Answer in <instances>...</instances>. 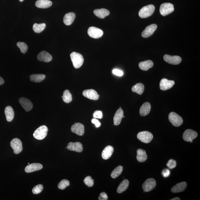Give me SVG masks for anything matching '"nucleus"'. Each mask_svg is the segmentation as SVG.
Returning <instances> with one entry per match:
<instances>
[{"label": "nucleus", "mask_w": 200, "mask_h": 200, "mask_svg": "<svg viewBox=\"0 0 200 200\" xmlns=\"http://www.w3.org/2000/svg\"><path fill=\"white\" fill-rule=\"evenodd\" d=\"M70 56L74 68L78 69L82 66L84 62V58L82 55L78 53L73 52L70 54Z\"/></svg>", "instance_id": "f257e3e1"}, {"label": "nucleus", "mask_w": 200, "mask_h": 200, "mask_svg": "<svg viewBox=\"0 0 200 200\" xmlns=\"http://www.w3.org/2000/svg\"><path fill=\"white\" fill-rule=\"evenodd\" d=\"M155 10V7L153 5H149L143 7L140 10L139 15L142 18H146L153 15Z\"/></svg>", "instance_id": "f03ea898"}, {"label": "nucleus", "mask_w": 200, "mask_h": 200, "mask_svg": "<svg viewBox=\"0 0 200 200\" xmlns=\"http://www.w3.org/2000/svg\"><path fill=\"white\" fill-rule=\"evenodd\" d=\"M48 130V129L47 126L42 125L35 130L33 134V137L37 140H41L47 137Z\"/></svg>", "instance_id": "7ed1b4c3"}, {"label": "nucleus", "mask_w": 200, "mask_h": 200, "mask_svg": "<svg viewBox=\"0 0 200 200\" xmlns=\"http://www.w3.org/2000/svg\"><path fill=\"white\" fill-rule=\"evenodd\" d=\"M168 118L170 123L175 127L180 126L183 123V119L179 115L174 112L170 113Z\"/></svg>", "instance_id": "20e7f679"}, {"label": "nucleus", "mask_w": 200, "mask_h": 200, "mask_svg": "<svg viewBox=\"0 0 200 200\" xmlns=\"http://www.w3.org/2000/svg\"><path fill=\"white\" fill-rule=\"evenodd\" d=\"M138 139L144 143H149L153 138V134L147 131L141 132L137 134Z\"/></svg>", "instance_id": "39448f33"}, {"label": "nucleus", "mask_w": 200, "mask_h": 200, "mask_svg": "<svg viewBox=\"0 0 200 200\" xmlns=\"http://www.w3.org/2000/svg\"><path fill=\"white\" fill-rule=\"evenodd\" d=\"M174 10V6L171 3H164L160 5V12L162 16H165L169 15Z\"/></svg>", "instance_id": "423d86ee"}, {"label": "nucleus", "mask_w": 200, "mask_h": 200, "mask_svg": "<svg viewBox=\"0 0 200 200\" xmlns=\"http://www.w3.org/2000/svg\"><path fill=\"white\" fill-rule=\"evenodd\" d=\"M10 146L13 149L14 153L16 154L21 153L23 150L22 142L18 138H15L12 140L10 143Z\"/></svg>", "instance_id": "0eeeda50"}, {"label": "nucleus", "mask_w": 200, "mask_h": 200, "mask_svg": "<svg viewBox=\"0 0 200 200\" xmlns=\"http://www.w3.org/2000/svg\"><path fill=\"white\" fill-rule=\"evenodd\" d=\"M88 35L92 38L98 39L101 37L104 34L102 30L95 27H90L88 29Z\"/></svg>", "instance_id": "6e6552de"}, {"label": "nucleus", "mask_w": 200, "mask_h": 200, "mask_svg": "<svg viewBox=\"0 0 200 200\" xmlns=\"http://www.w3.org/2000/svg\"><path fill=\"white\" fill-rule=\"evenodd\" d=\"M156 186V182L153 178H149L145 181L142 187L145 192H149L153 190Z\"/></svg>", "instance_id": "1a4fd4ad"}, {"label": "nucleus", "mask_w": 200, "mask_h": 200, "mask_svg": "<svg viewBox=\"0 0 200 200\" xmlns=\"http://www.w3.org/2000/svg\"><path fill=\"white\" fill-rule=\"evenodd\" d=\"M164 59L166 62L173 65L179 64L182 61V58L179 56H171L168 55H164Z\"/></svg>", "instance_id": "9d476101"}, {"label": "nucleus", "mask_w": 200, "mask_h": 200, "mask_svg": "<svg viewBox=\"0 0 200 200\" xmlns=\"http://www.w3.org/2000/svg\"><path fill=\"white\" fill-rule=\"evenodd\" d=\"M71 130L74 133L79 136L84 135L85 133L84 126L80 123H76L72 125Z\"/></svg>", "instance_id": "9b49d317"}, {"label": "nucleus", "mask_w": 200, "mask_h": 200, "mask_svg": "<svg viewBox=\"0 0 200 200\" xmlns=\"http://www.w3.org/2000/svg\"><path fill=\"white\" fill-rule=\"evenodd\" d=\"M197 133L195 131L192 130H186L183 134V138L185 141L190 142L195 139L198 137Z\"/></svg>", "instance_id": "f8f14e48"}, {"label": "nucleus", "mask_w": 200, "mask_h": 200, "mask_svg": "<svg viewBox=\"0 0 200 200\" xmlns=\"http://www.w3.org/2000/svg\"><path fill=\"white\" fill-rule=\"evenodd\" d=\"M82 94L86 98L93 100H98L100 96L96 91L92 89L85 90Z\"/></svg>", "instance_id": "ddd939ff"}, {"label": "nucleus", "mask_w": 200, "mask_h": 200, "mask_svg": "<svg viewBox=\"0 0 200 200\" xmlns=\"http://www.w3.org/2000/svg\"><path fill=\"white\" fill-rule=\"evenodd\" d=\"M157 28L156 24H153L148 26L143 31L142 33V36L144 38H147L151 36Z\"/></svg>", "instance_id": "4468645a"}, {"label": "nucleus", "mask_w": 200, "mask_h": 200, "mask_svg": "<svg viewBox=\"0 0 200 200\" xmlns=\"http://www.w3.org/2000/svg\"><path fill=\"white\" fill-rule=\"evenodd\" d=\"M175 82L174 81L169 80L165 78L162 79L160 82V88L163 91L170 89L174 85Z\"/></svg>", "instance_id": "2eb2a0df"}, {"label": "nucleus", "mask_w": 200, "mask_h": 200, "mask_svg": "<svg viewBox=\"0 0 200 200\" xmlns=\"http://www.w3.org/2000/svg\"><path fill=\"white\" fill-rule=\"evenodd\" d=\"M19 103L26 111H29L32 109L33 104L29 99L22 97L19 99Z\"/></svg>", "instance_id": "dca6fc26"}, {"label": "nucleus", "mask_w": 200, "mask_h": 200, "mask_svg": "<svg viewBox=\"0 0 200 200\" xmlns=\"http://www.w3.org/2000/svg\"><path fill=\"white\" fill-rule=\"evenodd\" d=\"M67 147L69 150L77 152V153H81L83 150L82 145L79 142H70L68 143Z\"/></svg>", "instance_id": "f3484780"}, {"label": "nucleus", "mask_w": 200, "mask_h": 200, "mask_svg": "<svg viewBox=\"0 0 200 200\" xmlns=\"http://www.w3.org/2000/svg\"><path fill=\"white\" fill-rule=\"evenodd\" d=\"M37 59L40 61L49 62L52 61V57L49 53L45 51H42L39 53L37 56Z\"/></svg>", "instance_id": "a211bd4d"}, {"label": "nucleus", "mask_w": 200, "mask_h": 200, "mask_svg": "<svg viewBox=\"0 0 200 200\" xmlns=\"http://www.w3.org/2000/svg\"><path fill=\"white\" fill-rule=\"evenodd\" d=\"M187 186V182H183L177 184L171 189V192L174 193H177L183 192Z\"/></svg>", "instance_id": "6ab92c4d"}, {"label": "nucleus", "mask_w": 200, "mask_h": 200, "mask_svg": "<svg viewBox=\"0 0 200 200\" xmlns=\"http://www.w3.org/2000/svg\"><path fill=\"white\" fill-rule=\"evenodd\" d=\"M43 168L42 164L39 163H33L29 164L25 168V172L31 173L36 171L40 170Z\"/></svg>", "instance_id": "aec40b11"}, {"label": "nucleus", "mask_w": 200, "mask_h": 200, "mask_svg": "<svg viewBox=\"0 0 200 200\" xmlns=\"http://www.w3.org/2000/svg\"><path fill=\"white\" fill-rule=\"evenodd\" d=\"M123 111L122 109V108L120 107L117 110L114 118V125L118 126L121 123L123 115Z\"/></svg>", "instance_id": "412c9836"}, {"label": "nucleus", "mask_w": 200, "mask_h": 200, "mask_svg": "<svg viewBox=\"0 0 200 200\" xmlns=\"http://www.w3.org/2000/svg\"><path fill=\"white\" fill-rule=\"evenodd\" d=\"M150 109H151V105L149 103L145 102L142 105L140 109V114L142 116L147 115L149 114Z\"/></svg>", "instance_id": "4be33fe9"}, {"label": "nucleus", "mask_w": 200, "mask_h": 200, "mask_svg": "<svg viewBox=\"0 0 200 200\" xmlns=\"http://www.w3.org/2000/svg\"><path fill=\"white\" fill-rule=\"evenodd\" d=\"M114 151V148L112 146H108L103 150L102 153V158L107 160L111 157Z\"/></svg>", "instance_id": "5701e85b"}, {"label": "nucleus", "mask_w": 200, "mask_h": 200, "mask_svg": "<svg viewBox=\"0 0 200 200\" xmlns=\"http://www.w3.org/2000/svg\"><path fill=\"white\" fill-rule=\"evenodd\" d=\"M75 17V14L74 12L67 13L64 17L63 22L66 25H70L74 22Z\"/></svg>", "instance_id": "b1692460"}, {"label": "nucleus", "mask_w": 200, "mask_h": 200, "mask_svg": "<svg viewBox=\"0 0 200 200\" xmlns=\"http://www.w3.org/2000/svg\"><path fill=\"white\" fill-rule=\"evenodd\" d=\"M52 4V2L49 0H38L35 3V5L37 8L42 9L49 8Z\"/></svg>", "instance_id": "393cba45"}, {"label": "nucleus", "mask_w": 200, "mask_h": 200, "mask_svg": "<svg viewBox=\"0 0 200 200\" xmlns=\"http://www.w3.org/2000/svg\"><path fill=\"white\" fill-rule=\"evenodd\" d=\"M93 12L96 17L100 19H104L110 14L109 10L104 8L95 9Z\"/></svg>", "instance_id": "a878e982"}, {"label": "nucleus", "mask_w": 200, "mask_h": 200, "mask_svg": "<svg viewBox=\"0 0 200 200\" xmlns=\"http://www.w3.org/2000/svg\"><path fill=\"white\" fill-rule=\"evenodd\" d=\"M5 113L7 121L9 122H11L14 117V111L12 107L9 106H7L5 108Z\"/></svg>", "instance_id": "bb28decb"}, {"label": "nucleus", "mask_w": 200, "mask_h": 200, "mask_svg": "<svg viewBox=\"0 0 200 200\" xmlns=\"http://www.w3.org/2000/svg\"><path fill=\"white\" fill-rule=\"evenodd\" d=\"M147 155L145 150L139 149L137 151V158L138 161L143 162L146 161L147 159Z\"/></svg>", "instance_id": "cd10ccee"}, {"label": "nucleus", "mask_w": 200, "mask_h": 200, "mask_svg": "<svg viewBox=\"0 0 200 200\" xmlns=\"http://www.w3.org/2000/svg\"><path fill=\"white\" fill-rule=\"evenodd\" d=\"M153 66V62L150 60L141 62L139 64V66L141 70L147 71L152 68Z\"/></svg>", "instance_id": "c85d7f7f"}, {"label": "nucleus", "mask_w": 200, "mask_h": 200, "mask_svg": "<svg viewBox=\"0 0 200 200\" xmlns=\"http://www.w3.org/2000/svg\"><path fill=\"white\" fill-rule=\"evenodd\" d=\"M129 185V181L127 179L124 180L119 186L117 189V192L118 194H121L125 192L128 188Z\"/></svg>", "instance_id": "c756f323"}, {"label": "nucleus", "mask_w": 200, "mask_h": 200, "mask_svg": "<svg viewBox=\"0 0 200 200\" xmlns=\"http://www.w3.org/2000/svg\"><path fill=\"white\" fill-rule=\"evenodd\" d=\"M46 76L44 74H33L30 76V80L32 82L39 83L45 79Z\"/></svg>", "instance_id": "7c9ffc66"}, {"label": "nucleus", "mask_w": 200, "mask_h": 200, "mask_svg": "<svg viewBox=\"0 0 200 200\" xmlns=\"http://www.w3.org/2000/svg\"><path fill=\"white\" fill-rule=\"evenodd\" d=\"M144 85L142 83H138L132 87V91L139 95L142 94L144 91Z\"/></svg>", "instance_id": "2f4dec72"}, {"label": "nucleus", "mask_w": 200, "mask_h": 200, "mask_svg": "<svg viewBox=\"0 0 200 200\" xmlns=\"http://www.w3.org/2000/svg\"><path fill=\"white\" fill-rule=\"evenodd\" d=\"M123 166L120 165L114 169L111 173V177L113 179H116L121 175L123 171Z\"/></svg>", "instance_id": "473e14b6"}, {"label": "nucleus", "mask_w": 200, "mask_h": 200, "mask_svg": "<svg viewBox=\"0 0 200 200\" xmlns=\"http://www.w3.org/2000/svg\"><path fill=\"white\" fill-rule=\"evenodd\" d=\"M62 98L63 101L66 103H70L72 100L71 94L68 90H65L64 91L63 95Z\"/></svg>", "instance_id": "72a5a7b5"}, {"label": "nucleus", "mask_w": 200, "mask_h": 200, "mask_svg": "<svg viewBox=\"0 0 200 200\" xmlns=\"http://www.w3.org/2000/svg\"><path fill=\"white\" fill-rule=\"evenodd\" d=\"M46 26V25L45 23H42L40 24L35 23L33 25V29L35 33H40L43 31L45 29Z\"/></svg>", "instance_id": "f704fd0d"}, {"label": "nucleus", "mask_w": 200, "mask_h": 200, "mask_svg": "<svg viewBox=\"0 0 200 200\" xmlns=\"http://www.w3.org/2000/svg\"><path fill=\"white\" fill-rule=\"evenodd\" d=\"M70 185V182L68 180L63 179L58 184V188L61 190H64Z\"/></svg>", "instance_id": "c9c22d12"}, {"label": "nucleus", "mask_w": 200, "mask_h": 200, "mask_svg": "<svg viewBox=\"0 0 200 200\" xmlns=\"http://www.w3.org/2000/svg\"><path fill=\"white\" fill-rule=\"evenodd\" d=\"M17 47L20 49L21 52L25 54L28 51V47L26 43L24 42H18L17 43Z\"/></svg>", "instance_id": "e433bc0d"}, {"label": "nucleus", "mask_w": 200, "mask_h": 200, "mask_svg": "<svg viewBox=\"0 0 200 200\" xmlns=\"http://www.w3.org/2000/svg\"><path fill=\"white\" fill-rule=\"evenodd\" d=\"M84 182L85 184L89 187H93L94 183V181L91 176H88L85 178Z\"/></svg>", "instance_id": "4c0bfd02"}, {"label": "nucleus", "mask_w": 200, "mask_h": 200, "mask_svg": "<svg viewBox=\"0 0 200 200\" xmlns=\"http://www.w3.org/2000/svg\"><path fill=\"white\" fill-rule=\"evenodd\" d=\"M43 189V186L41 184L38 185L33 187L32 189V192L34 194H38L41 192Z\"/></svg>", "instance_id": "58836bf2"}, {"label": "nucleus", "mask_w": 200, "mask_h": 200, "mask_svg": "<svg viewBox=\"0 0 200 200\" xmlns=\"http://www.w3.org/2000/svg\"><path fill=\"white\" fill-rule=\"evenodd\" d=\"M167 167L169 168L170 169H173L176 167V162L175 160L171 159L168 161V162L166 164Z\"/></svg>", "instance_id": "ea45409f"}, {"label": "nucleus", "mask_w": 200, "mask_h": 200, "mask_svg": "<svg viewBox=\"0 0 200 200\" xmlns=\"http://www.w3.org/2000/svg\"><path fill=\"white\" fill-rule=\"evenodd\" d=\"M93 117L95 118L102 119L103 117L102 111H95L93 114Z\"/></svg>", "instance_id": "a19ab883"}, {"label": "nucleus", "mask_w": 200, "mask_h": 200, "mask_svg": "<svg viewBox=\"0 0 200 200\" xmlns=\"http://www.w3.org/2000/svg\"><path fill=\"white\" fill-rule=\"evenodd\" d=\"M112 73L114 75L119 77H121L123 74V71L118 70V69H114L112 70Z\"/></svg>", "instance_id": "79ce46f5"}, {"label": "nucleus", "mask_w": 200, "mask_h": 200, "mask_svg": "<svg viewBox=\"0 0 200 200\" xmlns=\"http://www.w3.org/2000/svg\"><path fill=\"white\" fill-rule=\"evenodd\" d=\"M108 199V196L107 194L105 192H102L98 198L99 200H107Z\"/></svg>", "instance_id": "37998d69"}, {"label": "nucleus", "mask_w": 200, "mask_h": 200, "mask_svg": "<svg viewBox=\"0 0 200 200\" xmlns=\"http://www.w3.org/2000/svg\"><path fill=\"white\" fill-rule=\"evenodd\" d=\"M91 122L92 123L94 124L96 127H99L100 126V123L99 122L98 120H97L95 118L92 119Z\"/></svg>", "instance_id": "c03bdc74"}, {"label": "nucleus", "mask_w": 200, "mask_h": 200, "mask_svg": "<svg viewBox=\"0 0 200 200\" xmlns=\"http://www.w3.org/2000/svg\"><path fill=\"white\" fill-rule=\"evenodd\" d=\"M170 173V172L169 169H167L164 170L162 172L163 176L164 178L168 177L169 176Z\"/></svg>", "instance_id": "a18cd8bd"}, {"label": "nucleus", "mask_w": 200, "mask_h": 200, "mask_svg": "<svg viewBox=\"0 0 200 200\" xmlns=\"http://www.w3.org/2000/svg\"><path fill=\"white\" fill-rule=\"evenodd\" d=\"M4 80L3 79L2 77H0V85H3L4 84Z\"/></svg>", "instance_id": "49530a36"}, {"label": "nucleus", "mask_w": 200, "mask_h": 200, "mask_svg": "<svg viewBox=\"0 0 200 200\" xmlns=\"http://www.w3.org/2000/svg\"><path fill=\"white\" fill-rule=\"evenodd\" d=\"M170 200H180V198L179 197H175L174 198H173V199H170Z\"/></svg>", "instance_id": "de8ad7c7"}, {"label": "nucleus", "mask_w": 200, "mask_h": 200, "mask_svg": "<svg viewBox=\"0 0 200 200\" xmlns=\"http://www.w3.org/2000/svg\"><path fill=\"white\" fill-rule=\"evenodd\" d=\"M19 1L21 2H23V1H24V0H19Z\"/></svg>", "instance_id": "09e8293b"}, {"label": "nucleus", "mask_w": 200, "mask_h": 200, "mask_svg": "<svg viewBox=\"0 0 200 200\" xmlns=\"http://www.w3.org/2000/svg\"><path fill=\"white\" fill-rule=\"evenodd\" d=\"M191 143L193 141H190Z\"/></svg>", "instance_id": "8fccbe9b"}, {"label": "nucleus", "mask_w": 200, "mask_h": 200, "mask_svg": "<svg viewBox=\"0 0 200 200\" xmlns=\"http://www.w3.org/2000/svg\"><path fill=\"white\" fill-rule=\"evenodd\" d=\"M125 117V116H123V118H124Z\"/></svg>", "instance_id": "3c124183"}, {"label": "nucleus", "mask_w": 200, "mask_h": 200, "mask_svg": "<svg viewBox=\"0 0 200 200\" xmlns=\"http://www.w3.org/2000/svg\"><path fill=\"white\" fill-rule=\"evenodd\" d=\"M28 164H29V163H28Z\"/></svg>", "instance_id": "603ef678"}]
</instances>
